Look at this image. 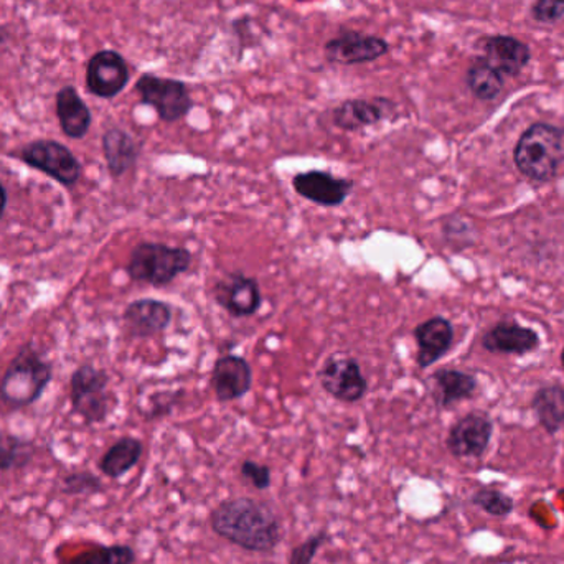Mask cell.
Here are the masks:
<instances>
[{"label": "cell", "mask_w": 564, "mask_h": 564, "mask_svg": "<svg viewBox=\"0 0 564 564\" xmlns=\"http://www.w3.org/2000/svg\"><path fill=\"white\" fill-rule=\"evenodd\" d=\"M212 529L221 539L251 553H270L280 545L281 522L261 500L237 497L215 507Z\"/></svg>", "instance_id": "obj_1"}, {"label": "cell", "mask_w": 564, "mask_h": 564, "mask_svg": "<svg viewBox=\"0 0 564 564\" xmlns=\"http://www.w3.org/2000/svg\"><path fill=\"white\" fill-rule=\"evenodd\" d=\"M517 169L530 181L550 182L564 164V128L536 122L517 142Z\"/></svg>", "instance_id": "obj_2"}, {"label": "cell", "mask_w": 564, "mask_h": 564, "mask_svg": "<svg viewBox=\"0 0 564 564\" xmlns=\"http://www.w3.org/2000/svg\"><path fill=\"white\" fill-rule=\"evenodd\" d=\"M50 380H52V365L35 348L26 345L10 361L3 375L0 383V400L12 410H22L42 397Z\"/></svg>", "instance_id": "obj_3"}, {"label": "cell", "mask_w": 564, "mask_h": 564, "mask_svg": "<svg viewBox=\"0 0 564 564\" xmlns=\"http://www.w3.org/2000/svg\"><path fill=\"white\" fill-rule=\"evenodd\" d=\"M191 251L184 247H169L154 241H142L132 250L128 274L132 281L144 282L152 288H164L191 270Z\"/></svg>", "instance_id": "obj_4"}, {"label": "cell", "mask_w": 564, "mask_h": 564, "mask_svg": "<svg viewBox=\"0 0 564 564\" xmlns=\"http://www.w3.org/2000/svg\"><path fill=\"white\" fill-rule=\"evenodd\" d=\"M135 93L142 105L151 106L164 122L182 121L194 109L191 89L181 79L161 78V76L144 73L135 83Z\"/></svg>", "instance_id": "obj_5"}, {"label": "cell", "mask_w": 564, "mask_h": 564, "mask_svg": "<svg viewBox=\"0 0 564 564\" xmlns=\"http://www.w3.org/2000/svg\"><path fill=\"white\" fill-rule=\"evenodd\" d=\"M109 377L93 365H82L72 377L73 410L88 424H98L108 417L112 398L108 391Z\"/></svg>", "instance_id": "obj_6"}, {"label": "cell", "mask_w": 564, "mask_h": 564, "mask_svg": "<svg viewBox=\"0 0 564 564\" xmlns=\"http://www.w3.org/2000/svg\"><path fill=\"white\" fill-rule=\"evenodd\" d=\"M20 159L30 167L39 169L66 187H72L82 178V164L78 159L68 148L56 141L40 139L30 142L22 149Z\"/></svg>", "instance_id": "obj_7"}, {"label": "cell", "mask_w": 564, "mask_h": 564, "mask_svg": "<svg viewBox=\"0 0 564 564\" xmlns=\"http://www.w3.org/2000/svg\"><path fill=\"white\" fill-rule=\"evenodd\" d=\"M390 43L383 36L360 30H345L325 43L324 55L334 65H365L383 58L390 53Z\"/></svg>", "instance_id": "obj_8"}, {"label": "cell", "mask_w": 564, "mask_h": 564, "mask_svg": "<svg viewBox=\"0 0 564 564\" xmlns=\"http://www.w3.org/2000/svg\"><path fill=\"white\" fill-rule=\"evenodd\" d=\"M325 393L341 403H358L368 391V381L360 364L351 357H330L318 371Z\"/></svg>", "instance_id": "obj_9"}, {"label": "cell", "mask_w": 564, "mask_h": 564, "mask_svg": "<svg viewBox=\"0 0 564 564\" xmlns=\"http://www.w3.org/2000/svg\"><path fill=\"white\" fill-rule=\"evenodd\" d=\"M131 72L121 53L101 50L95 53L86 66V86L98 98H116L128 86Z\"/></svg>", "instance_id": "obj_10"}, {"label": "cell", "mask_w": 564, "mask_h": 564, "mask_svg": "<svg viewBox=\"0 0 564 564\" xmlns=\"http://www.w3.org/2000/svg\"><path fill=\"white\" fill-rule=\"evenodd\" d=\"M214 295L221 308L238 318L257 314L263 302L260 282L240 271H231L215 282Z\"/></svg>", "instance_id": "obj_11"}, {"label": "cell", "mask_w": 564, "mask_h": 564, "mask_svg": "<svg viewBox=\"0 0 564 564\" xmlns=\"http://www.w3.org/2000/svg\"><path fill=\"white\" fill-rule=\"evenodd\" d=\"M354 185L350 178H340L327 171L301 172L292 177V188L299 197L325 208L340 207Z\"/></svg>", "instance_id": "obj_12"}, {"label": "cell", "mask_w": 564, "mask_h": 564, "mask_svg": "<svg viewBox=\"0 0 564 564\" xmlns=\"http://www.w3.org/2000/svg\"><path fill=\"white\" fill-rule=\"evenodd\" d=\"M480 58L486 59L503 78H517L532 62V50L512 35L484 36L479 42Z\"/></svg>", "instance_id": "obj_13"}, {"label": "cell", "mask_w": 564, "mask_h": 564, "mask_svg": "<svg viewBox=\"0 0 564 564\" xmlns=\"http://www.w3.org/2000/svg\"><path fill=\"white\" fill-rule=\"evenodd\" d=\"M494 424L484 413H469L460 417L447 434V449L454 457H480L492 440Z\"/></svg>", "instance_id": "obj_14"}, {"label": "cell", "mask_w": 564, "mask_h": 564, "mask_svg": "<svg viewBox=\"0 0 564 564\" xmlns=\"http://www.w3.org/2000/svg\"><path fill=\"white\" fill-rule=\"evenodd\" d=\"M210 384L221 403L241 400L253 387V370L243 357L225 355L212 368Z\"/></svg>", "instance_id": "obj_15"}, {"label": "cell", "mask_w": 564, "mask_h": 564, "mask_svg": "<svg viewBox=\"0 0 564 564\" xmlns=\"http://www.w3.org/2000/svg\"><path fill=\"white\" fill-rule=\"evenodd\" d=\"M394 112V102L387 98L347 99L332 112V122L341 131L355 132L384 121Z\"/></svg>", "instance_id": "obj_16"}, {"label": "cell", "mask_w": 564, "mask_h": 564, "mask_svg": "<svg viewBox=\"0 0 564 564\" xmlns=\"http://www.w3.org/2000/svg\"><path fill=\"white\" fill-rule=\"evenodd\" d=\"M122 321L132 337H152L171 325L172 307L158 299H138L126 307Z\"/></svg>", "instance_id": "obj_17"}, {"label": "cell", "mask_w": 564, "mask_h": 564, "mask_svg": "<svg viewBox=\"0 0 564 564\" xmlns=\"http://www.w3.org/2000/svg\"><path fill=\"white\" fill-rule=\"evenodd\" d=\"M417 347V365L430 368L440 361L453 347L454 327L444 317L427 318L413 330Z\"/></svg>", "instance_id": "obj_18"}, {"label": "cell", "mask_w": 564, "mask_h": 564, "mask_svg": "<svg viewBox=\"0 0 564 564\" xmlns=\"http://www.w3.org/2000/svg\"><path fill=\"white\" fill-rule=\"evenodd\" d=\"M539 345V334L516 322H500L482 337V347L490 354L525 355Z\"/></svg>", "instance_id": "obj_19"}, {"label": "cell", "mask_w": 564, "mask_h": 564, "mask_svg": "<svg viewBox=\"0 0 564 564\" xmlns=\"http://www.w3.org/2000/svg\"><path fill=\"white\" fill-rule=\"evenodd\" d=\"M56 116L69 139L85 138L91 128V111L73 86H65L56 95Z\"/></svg>", "instance_id": "obj_20"}, {"label": "cell", "mask_w": 564, "mask_h": 564, "mask_svg": "<svg viewBox=\"0 0 564 564\" xmlns=\"http://www.w3.org/2000/svg\"><path fill=\"white\" fill-rule=\"evenodd\" d=\"M476 390V377L466 371L443 368L433 375V398L443 410H449L454 404L469 400Z\"/></svg>", "instance_id": "obj_21"}, {"label": "cell", "mask_w": 564, "mask_h": 564, "mask_svg": "<svg viewBox=\"0 0 564 564\" xmlns=\"http://www.w3.org/2000/svg\"><path fill=\"white\" fill-rule=\"evenodd\" d=\"M102 152L112 177H121L134 167L139 158L138 144L131 134L119 128H111L102 135Z\"/></svg>", "instance_id": "obj_22"}, {"label": "cell", "mask_w": 564, "mask_h": 564, "mask_svg": "<svg viewBox=\"0 0 564 564\" xmlns=\"http://www.w3.org/2000/svg\"><path fill=\"white\" fill-rule=\"evenodd\" d=\"M142 453H144V446L141 441L131 436L121 437L106 451L105 456L99 460V469L109 479H119L138 466Z\"/></svg>", "instance_id": "obj_23"}, {"label": "cell", "mask_w": 564, "mask_h": 564, "mask_svg": "<svg viewBox=\"0 0 564 564\" xmlns=\"http://www.w3.org/2000/svg\"><path fill=\"white\" fill-rule=\"evenodd\" d=\"M466 83L474 98L486 102L499 98L506 88V78L480 56H476L467 68Z\"/></svg>", "instance_id": "obj_24"}, {"label": "cell", "mask_w": 564, "mask_h": 564, "mask_svg": "<svg viewBox=\"0 0 564 564\" xmlns=\"http://www.w3.org/2000/svg\"><path fill=\"white\" fill-rule=\"evenodd\" d=\"M533 411L546 433L555 434L564 426V388L545 387L533 398Z\"/></svg>", "instance_id": "obj_25"}, {"label": "cell", "mask_w": 564, "mask_h": 564, "mask_svg": "<svg viewBox=\"0 0 564 564\" xmlns=\"http://www.w3.org/2000/svg\"><path fill=\"white\" fill-rule=\"evenodd\" d=\"M135 552L128 545L93 546L59 564H134Z\"/></svg>", "instance_id": "obj_26"}, {"label": "cell", "mask_w": 564, "mask_h": 564, "mask_svg": "<svg viewBox=\"0 0 564 564\" xmlns=\"http://www.w3.org/2000/svg\"><path fill=\"white\" fill-rule=\"evenodd\" d=\"M33 446L0 427V470L22 469L32 460Z\"/></svg>", "instance_id": "obj_27"}, {"label": "cell", "mask_w": 564, "mask_h": 564, "mask_svg": "<svg viewBox=\"0 0 564 564\" xmlns=\"http://www.w3.org/2000/svg\"><path fill=\"white\" fill-rule=\"evenodd\" d=\"M473 503L492 517H507L513 510V500L496 489H480L473 497Z\"/></svg>", "instance_id": "obj_28"}, {"label": "cell", "mask_w": 564, "mask_h": 564, "mask_svg": "<svg viewBox=\"0 0 564 564\" xmlns=\"http://www.w3.org/2000/svg\"><path fill=\"white\" fill-rule=\"evenodd\" d=\"M101 490V479L88 470L68 474L62 482V492L69 497L93 496Z\"/></svg>", "instance_id": "obj_29"}, {"label": "cell", "mask_w": 564, "mask_h": 564, "mask_svg": "<svg viewBox=\"0 0 564 564\" xmlns=\"http://www.w3.org/2000/svg\"><path fill=\"white\" fill-rule=\"evenodd\" d=\"M532 19L543 25H555L564 19V0H535Z\"/></svg>", "instance_id": "obj_30"}, {"label": "cell", "mask_w": 564, "mask_h": 564, "mask_svg": "<svg viewBox=\"0 0 564 564\" xmlns=\"http://www.w3.org/2000/svg\"><path fill=\"white\" fill-rule=\"evenodd\" d=\"M327 539L328 536L325 532H318L315 535L308 536L305 542H302L301 545L292 550L291 556H289V564H312L315 556H317L318 550L327 542Z\"/></svg>", "instance_id": "obj_31"}, {"label": "cell", "mask_w": 564, "mask_h": 564, "mask_svg": "<svg viewBox=\"0 0 564 564\" xmlns=\"http://www.w3.org/2000/svg\"><path fill=\"white\" fill-rule=\"evenodd\" d=\"M241 477L247 479L257 490H268L271 487V469L254 460H245L240 467Z\"/></svg>", "instance_id": "obj_32"}, {"label": "cell", "mask_w": 564, "mask_h": 564, "mask_svg": "<svg viewBox=\"0 0 564 564\" xmlns=\"http://www.w3.org/2000/svg\"><path fill=\"white\" fill-rule=\"evenodd\" d=\"M6 207H7L6 188H3L2 184H0V218L3 217V212H6Z\"/></svg>", "instance_id": "obj_33"}, {"label": "cell", "mask_w": 564, "mask_h": 564, "mask_svg": "<svg viewBox=\"0 0 564 564\" xmlns=\"http://www.w3.org/2000/svg\"><path fill=\"white\" fill-rule=\"evenodd\" d=\"M7 33L6 30H0V50H2L3 43H6Z\"/></svg>", "instance_id": "obj_34"}, {"label": "cell", "mask_w": 564, "mask_h": 564, "mask_svg": "<svg viewBox=\"0 0 564 564\" xmlns=\"http://www.w3.org/2000/svg\"><path fill=\"white\" fill-rule=\"evenodd\" d=\"M562 361H563V368H564V348H563V354H562Z\"/></svg>", "instance_id": "obj_35"}]
</instances>
